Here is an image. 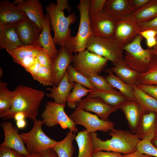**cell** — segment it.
<instances>
[{"label":"cell","instance_id":"obj_1","mask_svg":"<svg viewBox=\"0 0 157 157\" xmlns=\"http://www.w3.org/2000/svg\"><path fill=\"white\" fill-rule=\"evenodd\" d=\"M14 90L12 107L4 120L14 118L15 115L20 112L25 114L26 118L36 120L44 92L24 85H18Z\"/></svg>","mask_w":157,"mask_h":157},{"label":"cell","instance_id":"obj_2","mask_svg":"<svg viewBox=\"0 0 157 157\" xmlns=\"http://www.w3.org/2000/svg\"><path fill=\"white\" fill-rule=\"evenodd\" d=\"M94 152L106 151L125 154L137 151L140 141L135 134L127 130L112 129L109 133L110 139L104 141L97 137L96 133H91Z\"/></svg>","mask_w":157,"mask_h":157},{"label":"cell","instance_id":"obj_3","mask_svg":"<svg viewBox=\"0 0 157 157\" xmlns=\"http://www.w3.org/2000/svg\"><path fill=\"white\" fill-rule=\"evenodd\" d=\"M45 8L49 17L52 30L54 32L53 38L55 44L61 47L66 45L72 36L70 26L76 20L75 12L66 17L64 10L53 3L46 6Z\"/></svg>","mask_w":157,"mask_h":157},{"label":"cell","instance_id":"obj_4","mask_svg":"<svg viewBox=\"0 0 157 157\" xmlns=\"http://www.w3.org/2000/svg\"><path fill=\"white\" fill-rule=\"evenodd\" d=\"M143 38L138 34L123 48V59L130 68L140 74L146 72L154 58L152 49H144L141 45Z\"/></svg>","mask_w":157,"mask_h":157},{"label":"cell","instance_id":"obj_5","mask_svg":"<svg viewBox=\"0 0 157 157\" xmlns=\"http://www.w3.org/2000/svg\"><path fill=\"white\" fill-rule=\"evenodd\" d=\"M89 0H81L77 6L80 15L78 30L75 36H71L66 45L73 53H76L86 49L88 41L93 36L89 18Z\"/></svg>","mask_w":157,"mask_h":157},{"label":"cell","instance_id":"obj_6","mask_svg":"<svg viewBox=\"0 0 157 157\" xmlns=\"http://www.w3.org/2000/svg\"><path fill=\"white\" fill-rule=\"evenodd\" d=\"M123 47L114 37L92 36L88 40L86 49L111 61L113 65L123 59Z\"/></svg>","mask_w":157,"mask_h":157},{"label":"cell","instance_id":"obj_7","mask_svg":"<svg viewBox=\"0 0 157 157\" xmlns=\"http://www.w3.org/2000/svg\"><path fill=\"white\" fill-rule=\"evenodd\" d=\"M43 120H35L31 129L29 131L20 134L30 154L39 153L53 148L57 142L47 136L43 131Z\"/></svg>","mask_w":157,"mask_h":157},{"label":"cell","instance_id":"obj_8","mask_svg":"<svg viewBox=\"0 0 157 157\" xmlns=\"http://www.w3.org/2000/svg\"><path fill=\"white\" fill-rule=\"evenodd\" d=\"M105 58L87 49L76 53L72 62L74 68L85 76L99 74L107 64Z\"/></svg>","mask_w":157,"mask_h":157},{"label":"cell","instance_id":"obj_9","mask_svg":"<svg viewBox=\"0 0 157 157\" xmlns=\"http://www.w3.org/2000/svg\"><path fill=\"white\" fill-rule=\"evenodd\" d=\"M65 106L54 101H47L41 115L44 124L50 127L59 125L63 129L68 128L74 133L78 132L76 124L65 111Z\"/></svg>","mask_w":157,"mask_h":157},{"label":"cell","instance_id":"obj_10","mask_svg":"<svg viewBox=\"0 0 157 157\" xmlns=\"http://www.w3.org/2000/svg\"><path fill=\"white\" fill-rule=\"evenodd\" d=\"M69 117L76 124L83 126L91 133L97 131L106 133L113 129L115 125L113 122L104 120L97 115L86 111L78 106Z\"/></svg>","mask_w":157,"mask_h":157},{"label":"cell","instance_id":"obj_11","mask_svg":"<svg viewBox=\"0 0 157 157\" xmlns=\"http://www.w3.org/2000/svg\"><path fill=\"white\" fill-rule=\"evenodd\" d=\"M139 33L138 24L132 14L127 15L117 21L114 37L123 47L131 42Z\"/></svg>","mask_w":157,"mask_h":157},{"label":"cell","instance_id":"obj_12","mask_svg":"<svg viewBox=\"0 0 157 157\" xmlns=\"http://www.w3.org/2000/svg\"><path fill=\"white\" fill-rule=\"evenodd\" d=\"M93 36L108 38L114 37L117 21L104 11L90 16Z\"/></svg>","mask_w":157,"mask_h":157},{"label":"cell","instance_id":"obj_13","mask_svg":"<svg viewBox=\"0 0 157 157\" xmlns=\"http://www.w3.org/2000/svg\"><path fill=\"white\" fill-rule=\"evenodd\" d=\"M74 56L66 45L61 47L58 54L52 60L51 68L53 85H57L63 78Z\"/></svg>","mask_w":157,"mask_h":157},{"label":"cell","instance_id":"obj_14","mask_svg":"<svg viewBox=\"0 0 157 157\" xmlns=\"http://www.w3.org/2000/svg\"><path fill=\"white\" fill-rule=\"evenodd\" d=\"M4 135L3 142L0 147H7L14 149L23 155L28 156L30 154L24 145L18 128L13 125L12 122L5 121L0 123Z\"/></svg>","mask_w":157,"mask_h":157},{"label":"cell","instance_id":"obj_15","mask_svg":"<svg viewBox=\"0 0 157 157\" xmlns=\"http://www.w3.org/2000/svg\"><path fill=\"white\" fill-rule=\"evenodd\" d=\"M15 6L24 12L30 20L39 27L40 32L42 30L44 17L42 5L38 0H15Z\"/></svg>","mask_w":157,"mask_h":157},{"label":"cell","instance_id":"obj_16","mask_svg":"<svg viewBox=\"0 0 157 157\" xmlns=\"http://www.w3.org/2000/svg\"><path fill=\"white\" fill-rule=\"evenodd\" d=\"M77 106L88 112L95 113L101 119L108 121L110 115L118 108L95 98L86 97L79 102Z\"/></svg>","mask_w":157,"mask_h":157},{"label":"cell","instance_id":"obj_17","mask_svg":"<svg viewBox=\"0 0 157 157\" xmlns=\"http://www.w3.org/2000/svg\"><path fill=\"white\" fill-rule=\"evenodd\" d=\"M15 24L0 23V49L10 50L23 45L17 31Z\"/></svg>","mask_w":157,"mask_h":157},{"label":"cell","instance_id":"obj_18","mask_svg":"<svg viewBox=\"0 0 157 157\" xmlns=\"http://www.w3.org/2000/svg\"><path fill=\"white\" fill-rule=\"evenodd\" d=\"M28 18L26 14L8 0L0 1V23L16 24Z\"/></svg>","mask_w":157,"mask_h":157},{"label":"cell","instance_id":"obj_19","mask_svg":"<svg viewBox=\"0 0 157 157\" xmlns=\"http://www.w3.org/2000/svg\"><path fill=\"white\" fill-rule=\"evenodd\" d=\"M157 113L153 111H144L139 122L136 133L140 140L151 139L156 134Z\"/></svg>","mask_w":157,"mask_h":157},{"label":"cell","instance_id":"obj_20","mask_svg":"<svg viewBox=\"0 0 157 157\" xmlns=\"http://www.w3.org/2000/svg\"><path fill=\"white\" fill-rule=\"evenodd\" d=\"M15 26L19 36L24 44H37L40 31L38 27L35 22L27 18L16 24Z\"/></svg>","mask_w":157,"mask_h":157},{"label":"cell","instance_id":"obj_21","mask_svg":"<svg viewBox=\"0 0 157 157\" xmlns=\"http://www.w3.org/2000/svg\"><path fill=\"white\" fill-rule=\"evenodd\" d=\"M119 108L124 114L131 132L135 134L144 110L135 99L126 100L120 106Z\"/></svg>","mask_w":157,"mask_h":157},{"label":"cell","instance_id":"obj_22","mask_svg":"<svg viewBox=\"0 0 157 157\" xmlns=\"http://www.w3.org/2000/svg\"><path fill=\"white\" fill-rule=\"evenodd\" d=\"M50 22L48 14L44 17L42 30L38 40L37 44L42 47L53 60L57 56L59 51L57 49L51 33Z\"/></svg>","mask_w":157,"mask_h":157},{"label":"cell","instance_id":"obj_23","mask_svg":"<svg viewBox=\"0 0 157 157\" xmlns=\"http://www.w3.org/2000/svg\"><path fill=\"white\" fill-rule=\"evenodd\" d=\"M74 83L70 82L68 79L67 71L63 78L57 86L53 85L52 88H47L50 93H47L46 96L53 99L54 101L60 104L65 105L67 99L73 88Z\"/></svg>","mask_w":157,"mask_h":157},{"label":"cell","instance_id":"obj_24","mask_svg":"<svg viewBox=\"0 0 157 157\" xmlns=\"http://www.w3.org/2000/svg\"><path fill=\"white\" fill-rule=\"evenodd\" d=\"M135 10L130 6L128 0H107L104 11L117 21L122 16L132 14Z\"/></svg>","mask_w":157,"mask_h":157},{"label":"cell","instance_id":"obj_25","mask_svg":"<svg viewBox=\"0 0 157 157\" xmlns=\"http://www.w3.org/2000/svg\"><path fill=\"white\" fill-rule=\"evenodd\" d=\"M86 97L99 99L106 104L118 109L124 102L128 100L120 92L117 91L92 90Z\"/></svg>","mask_w":157,"mask_h":157},{"label":"cell","instance_id":"obj_26","mask_svg":"<svg viewBox=\"0 0 157 157\" xmlns=\"http://www.w3.org/2000/svg\"><path fill=\"white\" fill-rule=\"evenodd\" d=\"M114 66L110 68L113 72L125 82L132 86L138 83L140 74L129 67L123 59Z\"/></svg>","mask_w":157,"mask_h":157},{"label":"cell","instance_id":"obj_27","mask_svg":"<svg viewBox=\"0 0 157 157\" xmlns=\"http://www.w3.org/2000/svg\"><path fill=\"white\" fill-rule=\"evenodd\" d=\"M75 140L78 148L77 157H92L94 154L91 133L86 129L78 132Z\"/></svg>","mask_w":157,"mask_h":157},{"label":"cell","instance_id":"obj_28","mask_svg":"<svg viewBox=\"0 0 157 157\" xmlns=\"http://www.w3.org/2000/svg\"><path fill=\"white\" fill-rule=\"evenodd\" d=\"M8 83L0 81V117L5 120L12 107L15 92L7 87Z\"/></svg>","mask_w":157,"mask_h":157},{"label":"cell","instance_id":"obj_29","mask_svg":"<svg viewBox=\"0 0 157 157\" xmlns=\"http://www.w3.org/2000/svg\"><path fill=\"white\" fill-rule=\"evenodd\" d=\"M44 51L42 47L36 44H24L16 49L6 50L16 63L25 58L31 56H37Z\"/></svg>","mask_w":157,"mask_h":157},{"label":"cell","instance_id":"obj_30","mask_svg":"<svg viewBox=\"0 0 157 157\" xmlns=\"http://www.w3.org/2000/svg\"><path fill=\"white\" fill-rule=\"evenodd\" d=\"M106 71L108 74L105 76V78L108 83L113 87L119 90L128 100H134L132 86L126 83L114 75L110 69L108 68Z\"/></svg>","mask_w":157,"mask_h":157},{"label":"cell","instance_id":"obj_31","mask_svg":"<svg viewBox=\"0 0 157 157\" xmlns=\"http://www.w3.org/2000/svg\"><path fill=\"white\" fill-rule=\"evenodd\" d=\"M137 23L149 21L157 16V0H150L145 5L135 10L132 14Z\"/></svg>","mask_w":157,"mask_h":157},{"label":"cell","instance_id":"obj_32","mask_svg":"<svg viewBox=\"0 0 157 157\" xmlns=\"http://www.w3.org/2000/svg\"><path fill=\"white\" fill-rule=\"evenodd\" d=\"M134 99L144 111H153L157 113V100L138 87L132 86Z\"/></svg>","mask_w":157,"mask_h":157},{"label":"cell","instance_id":"obj_33","mask_svg":"<svg viewBox=\"0 0 157 157\" xmlns=\"http://www.w3.org/2000/svg\"><path fill=\"white\" fill-rule=\"evenodd\" d=\"M76 136V133L69 130L63 139L57 142L52 149L58 157H72L75 150L72 143Z\"/></svg>","mask_w":157,"mask_h":157},{"label":"cell","instance_id":"obj_34","mask_svg":"<svg viewBox=\"0 0 157 157\" xmlns=\"http://www.w3.org/2000/svg\"><path fill=\"white\" fill-rule=\"evenodd\" d=\"M92 90L89 89L81 85L74 83L72 89L66 101L68 107L72 109L75 108L81 98L87 96Z\"/></svg>","mask_w":157,"mask_h":157},{"label":"cell","instance_id":"obj_35","mask_svg":"<svg viewBox=\"0 0 157 157\" xmlns=\"http://www.w3.org/2000/svg\"><path fill=\"white\" fill-rule=\"evenodd\" d=\"M67 71L68 79L70 82L79 84L90 90L96 89L88 79L76 71L72 65H70L68 66Z\"/></svg>","mask_w":157,"mask_h":157},{"label":"cell","instance_id":"obj_36","mask_svg":"<svg viewBox=\"0 0 157 157\" xmlns=\"http://www.w3.org/2000/svg\"><path fill=\"white\" fill-rule=\"evenodd\" d=\"M138 83L157 85V57H156L145 72L140 74Z\"/></svg>","mask_w":157,"mask_h":157},{"label":"cell","instance_id":"obj_37","mask_svg":"<svg viewBox=\"0 0 157 157\" xmlns=\"http://www.w3.org/2000/svg\"><path fill=\"white\" fill-rule=\"evenodd\" d=\"M96 89L105 91H117L113 87L103 76L96 75L86 76Z\"/></svg>","mask_w":157,"mask_h":157},{"label":"cell","instance_id":"obj_38","mask_svg":"<svg viewBox=\"0 0 157 157\" xmlns=\"http://www.w3.org/2000/svg\"><path fill=\"white\" fill-rule=\"evenodd\" d=\"M34 79L44 86H53V85L51 69L45 66H40Z\"/></svg>","mask_w":157,"mask_h":157},{"label":"cell","instance_id":"obj_39","mask_svg":"<svg viewBox=\"0 0 157 157\" xmlns=\"http://www.w3.org/2000/svg\"><path fill=\"white\" fill-rule=\"evenodd\" d=\"M149 138L140 140L137 146V151L140 153L157 157V149L151 143Z\"/></svg>","mask_w":157,"mask_h":157},{"label":"cell","instance_id":"obj_40","mask_svg":"<svg viewBox=\"0 0 157 157\" xmlns=\"http://www.w3.org/2000/svg\"><path fill=\"white\" fill-rule=\"evenodd\" d=\"M106 1V0H89V15H93L103 12Z\"/></svg>","mask_w":157,"mask_h":157},{"label":"cell","instance_id":"obj_41","mask_svg":"<svg viewBox=\"0 0 157 157\" xmlns=\"http://www.w3.org/2000/svg\"><path fill=\"white\" fill-rule=\"evenodd\" d=\"M137 24L139 33L148 30H153L157 32V16L149 21Z\"/></svg>","mask_w":157,"mask_h":157},{"label":"cell","instance_id":"obj_42","mask_svg":"<svg viewBox=\"0 0 157 157\" xmlns=\"http://www.w3.org/2000/svg\"><path fill=\"white\" fill-rule=\"evenodd\" d=\"M137 86L157 100V85L138 83Z\"/></svg>","mask_w":157,"mask_h":157},{"label":"cell","instance_id":"obj_43","mask_svg":"<svg viewBox=\"0 0 157 157\" xmlns=\"http://www.w3.org/2000/svg\"><path fill=\"white\" fill-rule=\"evenodd\" d=\"M36 57L41 66H45L51 69L52 60L45 51L40 53Z\"/></svg>","mask_w":157,"mask_h":157},{"label":"cell","instance_id":"obj_44","mask_svg":"<svg viewBox=\"0 0 157 157\" xmlns=\"http://www.w3.org/2000/svg\"><path fill=\"white\" fill-rule=\"evenodd\" d=\"M25 156L12 148L0 147V157H24Z\"/></svg>","mask_w":157,"mask_h":157},{"label":"cell","instance_id":"obj_45","mask_svg":"<svg viewBox=\"0 0 157 157\" xmlns=\"http://www.w3.org/2000/svg\"><path fill=\"white\" fill-rule=\"evenodd\" d=\"M37 56H31L25 58L19 61L17 64L23 67L26 71L34 64Z\"/></svg>","mask_w":157,"mask_h":157},{"label":"cell","instance_id":"obj_46","mask_svg":"<svg viewBox=\"0 0 157 157\" xmlns=\"http://www.w3.org/2000/svg\"><path fill=\"white\" fill-rule=\"evenodd\" d=\"M120 153L110 151H99L94 153L92 157H122Z\"/></svg>","mask_w":157,"mask_h":157},{"label":"cell","instance_id":"obj_47","mask_svg":"<svg viewBox=\"0 0 157 157\" xmlns=\"http://www.w3.org/2000/svg\"><path fill=\"white\" fill-rule=\"evenodd\" d=\"M150 0H128L131 7L135 11L141 8Z\"/></svg>","mask_w":157,"mask_h":157},{"label":"cell","instance_id":"obj_48","mask_svg":"<svg viewBox=\"0 0 157 157\" xmlns=\"http://www.w3.org/2000/svg\"><path fill=\"white\" fill-rule=\"evenodd\" d=\"M41 66L36 57L35 62L34 65L26 71L29 73L34 79L37 75Z\"/></svg>","mask_w":157,"mask_h":157},{"label":"cell","instance_id":"obj_49","mask_svg":"<svg viewBox=\"0 0 157 157\" xmlns=\"http://www.w3.org/2000/svg\"><path fill=\"white\" fill-rule=\"evenodd\" d=\"M57 6L61 9L64 10H67L69 12L71 11V8L67 0H57Z\"/></svg>","mask_w":157,"mask_h":157},{"label":"cell","instance_id":"obj_50","mask_svg":"<svg viewBox=\"0 0 157 157\" xmlns=\"http://www.w3.org/2000/svg\"><path fill=\"white\" fill-rule=\"evenodd\" d=\"M139 34L147 39L150 38L156 37L157 35V32L153 30H148L140 32Z\"/></svg>","mask_w":157,"mask_h":157},{"label":"cell","instance_id":"obj_51","mask_svg":"<svg viewBox=\"0 0 157 157\" xmlns=\"http://www.w3.org/2000/svg\"><path fill=\"white\" fill-rule=\"evenodd\" d=\"M40 154L42 155V157H58L52 148L45 150Z\"/></svg>","mask_w":157,"mask_h":157},{"label":"cell","instance_id":"obj_52","mask_svg":"<svg viewBox=\"0 0 157 157\" xmlns=\"http://www.w3.org/2000/svg\"><path fill=\"white\" fill-rule=\"evenodd\" d=\"M153 156L144 154L137 151L133 153L122 155V157H153Z\"/></svg>","mask_w":157,"mask_h":157},{"label":"cell","instance_id":"obj_53","mask_svg":"<svg viewBox=\"0 0 157 157\" xmlns=\"http://www.w3.org/2000/svg\"><path fill=\"white\" fill-rule=\"evenodd\" d=\"M146 40L147 46L149 48H153L156 44V37L150 38Z\"/></svg>","mask_w":157,"mask_h":157},{"label":"cell","instance_id":"obj_54","mask_svg":"<svg viewBox=\"0 0 157 157\" xmlns=\"http://www.w3.org/2000/svg\"><path fill=\"white\" fill-rule=\"evenodd\" d=\"M26 118L25 114L22 112H18L16 113L14 115V119L16 121L24 119Z\"/></svg>","mask_w":157,"mask_h":157},{"label":"cell","instance_id":"obj_55","mask_svg":"<svg viewBox=\"0 0 157 157\" xmlns=\"http://www.w3.org/2000/svg\"><path fill=\"white\" fill-rule=\"evenodd\" d=\"M26 125V122L25 119L16 121V125L18 128L23 129L25 127Z\"/></svg>","mask_w":157,"mask_h":157},{"label":"cell","instance_id":"obj_56","mask_svg":"<svg viewBox=\"0 0 157 157\" xmlns=\"http://www.w3.org/2000/svg\"><path fill=\"white\" fill-rule=\"evenodd\" d=\"M151 141L152 144L157 149V133L152 138Z\"/></svg>","mask_w":157,"mask_h":157},{"label":"cell","instance_id":"obj_57","mask_svg":"<svg viewBox=\"0 0 157 157\" xmlns=\"http://www.w3.org/2000/svg\"><path fill=\"white\" fill-rule=\"evenodd\" d=\"M156 43L152 49L154 56L156 57H157V35L156 36Z\"/></svg>","mask_w":157,"mask_h":157},{"label":"cell","instance_id":"obj_58","mask_svg":"<svg viewBox=\"0 0 157 157\" xmlns=\"http://www.w3.org/2000/svg\"><path fill=\"white\" fill-rule=\"evenodd\" d=\"M24 157H42V155L39 153H34L30 154L28 156H25Z\"/></svg>","mask_w":157,"mask_h":157},{"label":"cell","instance_id":"obj_59","mask_svg":"<svg viewBox=\"0 0 157 157\" xmlns=\"http://www.w3.org/2000/svg\"><path fill=\"white\" fill-rule=\"evenodd\" d=\"M3 73V70L1 68V67L0 68V78L1 79V77Z\"/></svg>","mask_w":157,"mask_h":157},{"label":"cell","instance_id":"obj_60","mask_svg":"<svg viewBox=\"0 0 157 157\" xmlns=\"http://www.w3.org/2000/svg\"><path fill=\"white\" fill-rule=\"evenodd\" d=\"M156 134L157 133V124H156Z\"/></svg>","mask_w":157,"mask_h":157}]
</instances>
